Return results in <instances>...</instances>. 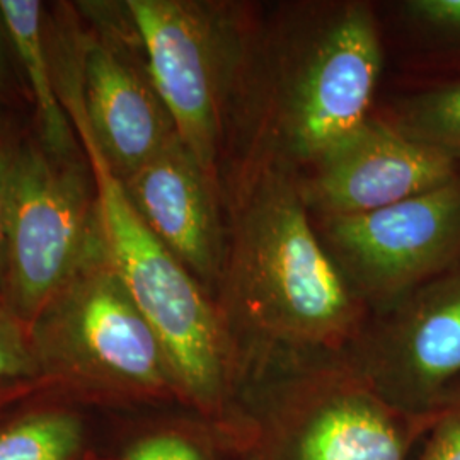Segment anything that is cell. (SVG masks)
Here are the masks:
<instances>
[{
  "label": "cell",
  "instance_id": "obj_1",
  "mask_svg": "<svg viewBox=\"0 0 460 460\" xmlns=\"http://www.w3.org/2000/svg\"><path fill=\"white\" fill-rule=\"evenodd\" d=\"M226 261L215 302L243 378L345 358L370 317L323 244L298 174L244 161L224 176Z\"/></svg>",
  "mask_w": 460,
  "mask_h": 460
},
{
  "label": "cell",
  "instance_id": "obj_2",
  "mask_svg": "<svg viewBox=\"0 0 460 460\" xmlns=\"http://www.w3.org/2000/svg\"><path fill=\"white\" fill-rule=\"evenodd\" d=\"M382 66V33L368 2H302L260 19L227 169L244 161L296 174L309 169L372 116Z\"/></svg>",
  "mask_w": 460,
  "mask_h": 460
},
{
  "label": "cell",
  "instance_id": "obj_3",
  "mask_svg": "<svg viewBox=\"0 0 460 460\" xmlns=\"http://www.w3.org/2000/svg\"><path fill=\"white\" fill-rule=\"evenodd\" d=\"M72 125L93 171L104 246L164 349L180 404L232 442L241 427L243 378L214 296L148 230L87 130Z\"/></svg>",
  "mask_w": 460,
  "mask_h": 460
},
{
  "label": "cell",
  "instance_id": "obj_4",
  "mask_svg": "<svg viewBox=\"0 0 460 460\" xmlns=\"http://www.w3.org/2000/svg\"><path fill=\"white\" fill-rule=\"evenodd\" d=\"M30 331L49 389L121 406L180 402L164 349L119 279L102 234Z\"/></svg>",
  "mask_w": 460,
  "mask_h": 460
},
{
  "label": "cell",
  "instance_id": "obj_5",
  "mask_svg": "<svg viewBox=\"0 0 460 460\" xmlns=\"http://www.w3.org/2000/svg\"><path fill=\"white\" fill-rule=\"evenodd\" d=\"M148 74L178 137L224 191L247 58L258 17L234 2H123Z\"/></svg>",
  "mask_w": 460,
  "mask_h": 460
},
{
  "label": "cell",
  "instance_id": "obj_6",
  "mask_svg": "<svg viewBox=\"0 0 460 460\" xmlns=\"http://www.w3.org/2000/svg\"><path fill=\"white\" fill-rule=\"evenodd\" d=\"M241 416L239 460H410L431 427L391 406L346 357L252 382Z\"/></svg>",
  "mask_w": 460,
  "mask_h": 460
},
{
  "label": "cell",
  "instance_id": "obj_7",
  "mask_svg": "<svg viewBox=\"0 0 460 460\" xmlns=\"http://www.w3.org/2000/svg\"><path fill=\"white\" fill-rule=\"evenodd\" d=\"M40 144L14 148L9 176V251L2 298L28 324L98 243L91 165Z\"/></svg>",
  "mask_w": 460,
  "mask_h": 460
},
{
  "label": "cell",
  "instance_id": "obj_8",
  "mask_svg": "<svg viewBox=\"0 0 460 460\" xmlns=\"http://www.w3.org/2000/svg\"><path fill=\"white\" fill-rule=\"evenodd\" d=\"M314 226L355 296L377 313L460 264V176L376 212L314 218Z\"/></svg>",
  "mask_w": 460,
  "mask_h": 460
},
{
  "label": "cell",
  "instance_id": "obj_9",
  "mask_svg": "<svg viewBox=\"0 0 460 460\" xmlns=\"http://www.w3.org/2000/svg\"><path fill=\"white\" fill-rule=\"evenodd\" d=\"M391 406L433 423L460 402V264L370 314L346 355Z\"/></svg>",
  "mask_w": 460,
  "mask_h": 460
},
{
  "label": "cell",
  "instance_id": "obj_10",
  "mask_svg": "<svg viewBox=\"0 0 460 460\" xmlns=\"http://www.w3.org/2000/svg\"><path fill=\"white\" fill-rule=\"evenodd\" d=\"M74 47V64L66 58L55 66L66 115L87 130L123 181L178 137L176 127L150 79L128 13L121 26L79 34Z\"/></svg>",
  "mask_w": 460,
  "mask_h": 460
},
{
  "label": "cell",
  "instance_id": "obj_11",
  "mask_svg": "<svg viewBox=\"0 0 460 460\" xmlns=\"http://www.w3.org/2000/svg\"><path fill=\"white\" fill-rule=\"evenodd\" d=\"M440 152L368 116L298 174L314 218L353 217L391 207L459 178Z\"/></svg>",
  "mask_w": 460,
  "mask_h": 460
},
{
  "label": "cell",
  "instance_id": "obj_12",
  "mask_svg": "<svg viewBox=\"0 0 460 460\" xmlns=\"http://www.w3.org/2000/svg\"><path fill=\"white\" fill-rule=\"evenodd\" d=\"M121 186L148 230L215 298L227 246L224 191L205 174L180 137Z\"/></svg>",
  "mask_w": 460,
  "mask_h": 460
},
{
  "label": "cell",
  "instance_id": "obj_13",
  "mask_svg": "<svg viewBox=\"0 0 460 460\" xmlns=\"http://www.w3.org/2000/svg\"><path fill=\"white\" fill-rule=\"evenodd\" d=\"M0 21L30 79L41 146L57 155L79 154L77 135L66 115L49 55L43 5L36 0H0Z\"/></svg>",
  "mask_w": 460,
  "mask_h": 460
},
{
  "label": "cell",
  "instance_id": "obj_14",
  "mask_svg": "<svg viewBox=\"0 0 460 460\" xmlns=\"http://www.w3.org/2000/svg\"><path fill=\"white\" fill-rule=\"evenodd\" d=\"M397 11L411 85L460 79V0H406Z\"/></svg>",
  "mask_w": 460,
  "mask_h": 460
},
{
  "label": "cell",
  "instance_id": "obj_15",
  "mask_svg": "<svg viewBox=\"0 0 460 460\" xmlns=\"http://www.w3.org/2000/svg\"><path fill=\"white\" fill-rule=\"evenodd\" d=\"M380 118L440 152L460 171V79L411 85L385 106Z\"/></svg>",
  "mask_w": 460,
  "mask_h": 460
},
{
  "label": "cell",
  "instance_id": "obj_16",
  "mask_svg": "<svg viewBox=\"0 0 460 460\" xmlns=\"http://www.w3.org/2000/svg\"><path fill=\"white\" fill-rule=\"evenodd\" d=\"M83 420L66 410L26 412L0 427V460H83Z\"/></svg>",
  "mask_w": 460,
  "mask_h": 460
},
{
  "label": "cell",
  "instance_id": "obj_17",
  "mask_svg": "<svg viewBox=\"0 0 460 460\" xmlns=\"http://www.w3.org/2000/svg\"><path fill=\"white\" fill-rule=\"evenodd\" d=\"M220 444L229 442L214 425H165L140 435L119 460H220Z\"/></svg>",
  "mask_w": 460,
  "mask_h": 460
},
{
  "label": "cell",
  "instance_id": "obj_18",
  "mask_svg": "<svg viewBox=\"0 0 460 460\" xmlns=\"http://www.w3.org/2000/svg\"><path fill=\"white\" fill-rule=\"evenodd\" d=\"M41 380L34 358L30 324L0 298V384Z\"/></svg>",
  "mask_w": 460,
  "mask_h": 460
},
{
  "label": "cell",
  "instance_id": "obj_19",
  "mask_svg": "<svg viewBox=\"0 0 460 460\" xmlns=\"http://www.w3.org/2000/svg\"><path fill=\"white\" fill-rule=\"evenodd\" d=\"M427 433L418 460H460V402L438 414Z\"/></svg>",
  "mask_w": 460,
  "mask_h": 460
},
{
  "label": "cell",
  "instance_id": "obj_20",
  "mask_svg": "<svg viewBox=\"0 0 460 460\" xmlns=\"http://www.w3.org/2000/svg\"><path fill=\"white\" fill-rule=\"evenodd\" d=\"M14 148L0 140V298L7 275V251H9V176Z\"/></svg>",
  "mask_w": 460,
  "mask_h": 460
},
{
  "label": "cell",
  "instance_id": "obj_21",
  "mask_svg": "<svg viewBox=\"0 0 460 460\" xmlns=\"http://www.w3.org/2000/svg\"><path fill=\"white\" fill-rule=\"evenodd\" d=\"M49 385L43 380H21V382H5L0 384V412L19 401L33 395L38 391H45Z\"/></svg>",
  "mask_w": 460,
  "mask_h": 460
},
{
  "label": "cell",
  "instance_id": "obj_22",
  "mask_svg": "<svg viewBox=\"0 0 460 460\" xmlns=\"http://www.w3.org/2000/svg\"><path fill=\"white\" fill-rule=\"evenodd\" d=\"M0 31H4L2 21H0ZM2 75H4V51H2V41H0V83H2Z\"/></svg>",
  "mask_w": 460,
  "mask_h": 460
},
{
  "label": "cell",
  "instance_id": "obj_23",
  "mask_svg": "<svg viewBox=\"0 0 460 460\" xmlns=\"http://www.w3.org/2000/svg\"><path fill=\"white\" fill-rule=\"evenodd\" d=\"M84 460H113V459H98V457H87V459Z\"/></svg>",
  "mask_w": 460,
  "mask_h": 460
}]
</instances>
